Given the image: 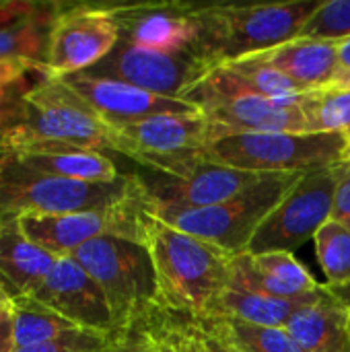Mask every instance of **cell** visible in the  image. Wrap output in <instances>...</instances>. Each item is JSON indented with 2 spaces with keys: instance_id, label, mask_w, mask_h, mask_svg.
Listing matches in <instances>:
<instances>
[{
  "instance_id": "6da1fadb",
  "label": "cell",
  "mask_w": 350,
  "mask_h": 352,
  "mask_svg": "<svg viewBox=\"0 0 350 352\" xmlns=\"http://www.w3.org/2000/svg\"><path fill=\"white\" fill-rule=\"evenodd\" d=\"M144 245L153 258L163 311L182 320L208 318L229 285L235 256L165 225L149 210Z\"/></svg>"
},
{
  "instance_id": "7a4b0ae2",
  "label": "cell",
  "mask_w": 350,
  "mask_h": 352,
  "mask_svg": "<svg viewBox=\"0 0 350 352\" xmlns=\"http://www.w3.org/2000/svg\"><path fill=\"white\" fill-rule=\"evenodd\" d=\"M6 153L87 148L124 153L116 126L105 122L58 78H41L23 97V118L4 138Z\"/></svg>"
},
{
  "instance_id": "3957f363",
  "label": "cell",
  "mask_w": 350,
  "mask_h": 352,
  "mask_svg": "<svg viewBox=\"0 0 350 352\" xmlns=\"http://www.w3.org/2000/svg\"><path fill=\"white\" fill-rule=\"evenodd\" d=\"M322 0L198 6L200 54L212 68L278 47L301 35Z\"/></svg>"
},
{
  "instance_id": "277c9868",
  "label": "cell",
  "mask_w": 350,
  "mask_h": 352,
  "mask_svg": "<svg viewBox=\"0 0 350 352\" xmlns=\"http://www.w3.org/2000/svg\"><path fill=\"white\" fill-rule=\"evenodd\" d=\"M142 196L138 173L109 184L76 182L39 173L6 155L0 167V223L21 217H60L107 210Z\"/></svg>"
},
{
  "instance_id": "5b68a950",
  "label": "cell",
  "mask_w": 350,
  "mask_h": 352,
  "mask_svg": "<svg viewBox=\"0 0 350 352\" xmlns=\"http://www.w3.org/2000/svg\"><path fill=\"white\" fill-rule=\"evenodd\" d=\"M72 258L101 287L118 332L149 324L165 314L153 258L144 243L99 237L78 248Z\"/></svg>"
},
{
  "instance_id": "8992f818",
  "label": "cell",
  "mask_w": 350,
  "mask_h": 352,
  "mask_svg": "<svg viewBox=\"0 0 350 352\" xmlns=\"http://www.w3.org/2000/svg\"><path fill=\"white\" fill-rule=\"evenodd\" d=\"M301 175L303 173H274L241 194L204 208L149 212L182 233L217 245L231 256H241L248 254V248L262 223Z\"/></svg>"
},
{
  "instance_id": "52a82bcc",
  "label": "cell",
  "mask_w": 350,
  "mask_h": 352,
  "mask_svg": "<svg viewBox=\"0 0 350 352\" xmlns=\"http://www.w3.org/2000/svg\"><path fill=\"white\" fill-rule=\"evenodd\" d=\"M349 138L340 132H258L215 140L206 159L256 173H314L344 163Z\"/></svg>"
},
{
  "instance_id": "ba28073f",
  "label": "cell",
  "mask_w": 350,
  "mask_h": 352,
  "mask_svg": "<svg viewBox=\"0 0 350 352\" xmlns=\"http://www.w3.org/2000/svg\"><path fill=\"white\" fill-rule=\"evenodd\" d=\"M212 126V142L233 134L307 132L299 107L278 105L245 89L229 70L215 68L186 95Z\"/></svg>"
},
{
  "instance_id": "9c48e42d",
  "label": "cell",
  "mask_w": 350,
  "mask_h": 352,
  "mask_svg": "<svg viewBox=\"0 0 350 352\" xmlns=\"http://www.w3.org/2000/svg\"><path fill=\"white\" fill-rule=\"evenodd\" d=\"M338 167L340 165L301 175L291 192L262 223L248 248V254H293L297 248L314 239L316 233L332 219Z\"/></svg>"
},
{
  "instance_id": "30bf717a",
  "label": "cell",
  "mask_w": 350,
  "mask_h": 352,
  "mask_svg": "<svg viewBox=\"0 0 350 352\" xmlns=\"http://www.w3.org/2000/svg\"><path fill=\"white\" fill-rule=\"evenodd\" d=\"M144 190L146 210H188L219 204L274 173L241 171L206 159L202 153L173 173H138Z\"/></svg>"
},
{
  "instance_id": "8fae6325",
  "label": "cell",
  "mask_w": 350,
  "mask_h": 352,
  "mask_svg": "<svg viewBox=\"0 0 350 352\" xmlns=\"http://www.w3.org/2000/svg\"><path fill=\"white\" fill-rule=\"evenodd\" d=\"M144 190L140 198L107 210L60 214V217H21V231L39 248L64 258L85 243L99 237H124L144 243Z\"/></svg>"
},
{
  "instance_id": "7c38bea8",
  "label": "cell",
  "mask_w": 350,
  "mask_h": 352,
  "mask_svg": "<svg viewBox=\"0 0 350 352\" xmlns=\"http://www.w3.org/2000/svg\"><path fill=\"white\" fill-rule=\"evenodd\" d=\"M215 68L198 52L165 54L120 41L109 56L87 70L91 76L116 78L163 97H179Z\"/></svg>"
},
{
  "instance_id": "4fadbf2b",
  "label": "cell",
  "mask_w": 350,
  "mask_h": 352,
  "mask_svg": "<svg viewBox=\"0 0 350 352\" xmlns=\"http://www.w3.org/2000/svg\"><path fill=\"white\" fill-rule=\"evenodd\" d=\"M120 43V29L109 6L64 4L50 29L47 74L50 78L87 72Z\"/></svg>"
},
{
  "instance_id": "5bb4252c",
  "label": "cell",
  "mask_w": 350,
  "mask_h": 352,
  "mask_svg": "<svg viewBox=\"0 0 350 352\" xmlns=\"http://www.w3.org/2000/svg\"><path fill=\"white\" fill-rule=\"evenodd\" d=\"M124 153L146 169L202 153L212 144V126L202 113L153 116L118 126Z\"/></svg>"
},
{
  "instance_id": "9a60e30c",
  "label": "cell",
  "mask_w": 350,
  "mask_h": 352,
  "mask_svg": "<svg viewBox=\"0 0 350 352\" xmlns=\"http://www.w3.org/2000/svg\"><path fill=\"white\" fill-rule=\"evenodd\" d=\"M196 8L182 2L109 6L120 29V41L165 54H200V21Z\"/></svg>"
},
{
  "instance_id": "2e32d148",
  "label": "cell",
  "mask_w": 350,
  "mask_h": 352,
  "mask_svg": "<svg viewBox=\"0 0 350 352\" xmlns=\"http://www.w3.org/2000/svg\"><path fill=\"white\" fill-rule=\"evenodd\" d=\"M56 78L116 128L153 116L200 113V109L186 99L155 95L116 78L91 76L87 72H76Z\"/></svg>"
},
{
  "instance_id": "e0dca14e",
  "label": "cell",
  "mask_w": 350,
  "mask_h": 352,
  "mask_svg": "<svg viewBox=\"0 0 350 352\" xmlns=\"http://www.w3.org/2000/svg\"><path fill=\"white\" fill-rule=\"evenodd\" d=\"M74 326L113 336L116 322L97 280L72 258H58L45 283L31 295Z\"/></svg>"
},
{
  "instance_id": "ac0fdd59",
  "label": "cell",
  "mask_w": 350,
  "mask_h": 352,
  "mask_svg": "<svg viewBox=\"0 0 350 352\" xmlns=\"http://www.w3.org/2000/svg\"><path fill=\"white\" fill-rule=\"evenodd\" d=\"M229 278L266 297L291 303H309L328 289L320 285L291 252L235 256Z\"/></svg>"
},
{
  "instance_id": "d6986e66",
  "label": "cell",
  "mask_w": 350,
  "mask_h": 352,
  "mask_svg": "<svg viewBox=\"0 0 350 352\" xmlns=\"http://www.w3.org/2000/svg\"><path fill=\"white\" fill-rule=\"evenodd\" d=\"M62 8V2H4L0 6V60H29L45 66L50 29Z\"/></svg>"
},
{
  "instance_id": "ffe728a7",
  "label": "cell",
  "mask_w": 350,
  "mask_h": 352,
  "mask_svg": "<svg viewBox=\"0 0 350 352\" xmlns=\"http://www.w3.org/2000/svg\"><path fill=\"white\" fill-rule=\"evenodd\" d=\"M285 330L303 352H350L347 299L328 287L322 297L301 305Z\"/></svg>"
},
{
  "instance_id": "44dd1931",
  "label": "cell",
  "mask_w": 350,
  "mask_h": 352,
  "mask_svg": "<svg viewBox=\"0 0 350 352\" xmlns=\"http://www.w3.org/2000/svg\"><path fill=\"white\" fill-rule=\"evenodd\" d=\"M256 58L283 72L305 91L330 87L342 72L336 41L295 37L278 47L256 54Z\"/></svg>"
},
{
  "instance_id": "7402d4cb",
  "label": "cell",
  "mask_w": 350,
  "mask_h": 352,
  "mask_svg": "<svg viewBox=\"0 0 350 352\" xmlns=\"http://www.w3.org/2000/svg\"><path fill=\"white\" fill-rule=\"evenodd\" d=\"M58 256L33 243L19 221L0 223V285L10 299L31 297L50 276Z\"/></svg>"
},
{
  "instance_id": "603a6c76",
  "label": "cell",
  "mask_w": 350,
  "mask_h": 352,
  "mask_svg": "<svg viewBox=\"0 0 350 352\" xmlns=\"http://www.w3.org/2000/svg\"><path fill=\"white\" fill-rule=\"evenodd\" d=\"M8 155L25 167L54 177L93 182V184H109L122 177L118 165L105 153L99 151L43 148V151L8 153Z\"/></svg>"
},
{
  "instance_id": "cb8c5ba5",
  "label": "cell",
  "mask_w": 350,
  "mask_h": 352,
  "mask_svg": "<svg viewBox=\"0 0 350 352\" xmlns=\"http://www.w3.org/2000/svg\"><path fill=\"white\" fill-rule=\"evenodd\" d=\"M301 305H305V303H291V301L272 299V297H266L258 291L245 289V287H241L229 278V285L225 287V291L217 299L208 318H237V320L260 324V326L285 328L289 324L291 316Z\"/></svg>"
},
{
  "instance_id": "d4e9b609",
  "label": "cell",
  "mask_w": 350,
  "mask_h": 352,
  "mask_svg": "<svg viewBox=\"0 0 350 352\" xmlns=\"http://www.w3.org/2000/svg\"><path fill=\"white\" fill-rule=\"evenodd\" d=\"M192 322L237 352H303L285 328L260 326L237 318H202Z\"/></svg>"
},
{
  "instance_id": "484cf974",
  "label": "cell",
  "mask_w": 350,
  "mask_h": 352,
  "mask_svg": "<svg viewBox=\"0 0 350 352\" xmlns=\"http://www.w3.org/2000/svg\"><path fill=\"white\" fill-rule=\"evenodd\" d=\"M219 68L229 70L245 89L285 107H299L307 93L297 82H293L291 78H287L283 72L274 70L272 66L264 64L256 56H248V58L229 62L225 66H219Z\"/></svg>"
},
{
  "instance_id": "4316f807",
  "label": "cell",
  "mask_w": 350,
  "mask_h": 352,
  "mask_svg": "<svg viewBox=\"0 0 350 352\" xmlns=\"http://www.w3.org/2000/svg\"><path fill=\"white\" fill-rule=\"evenodd\" d=\"M14 322V344L17 349L37 346L60 338L66 332L78 330L72 322L64 320L33 297H19L10 303Z\"/></svg>"
},
{
  "instance_id": "83f0119b",
  "label": "cell",
  "mask_w": 350,
  "mask_h": 352,
  "mask_svg": "<svg viewBox=\"0 0 350 352\" xmlns=\"http://www.w3.org/2000/svg\"><path fill=\"white\" fill-rule=\"evenodd\" d=\"M299 109L305 118L307 132L347 134L350 130V89L330 85L307 91Z\"/></svg>"
},
{
  "instance_id": "f1b7e54d",
  "label": "cell",
  "mask_w": 350,
  "mask_h": 352,
  "mask_svg": "<svg viewBox=\"0 0 350 352\" xmlns=\"http://www.w3.org/2000/svg\"><path fill=\"white\" fill-rule=\"evenodd\" d=\"M316 256L326 276V287L336 293L350 289V229L330 219L314 237Z\"/></svg>"
},
{
  "instance_id": "f546056e",
  "label": "cell",
  "mask_w": 350,
  "mask_h": 352,
  "mask_svg": "<svg viewBox=\"0 0 350 352\" xmlns=\"http://www.w3.org/2000/svg\"><path fill=\"white\" fill-rule=\"evenodd\" d=\"M299 37L342 41L350 37V0H326L305 23Z\"/></svg>"
},
{
  "instance_id": "4dcf8cb0",
  "label": "cell",
  "mask_w": 350,
  "mask_h": 352,
  "mask_svg": "<svg viewBox=\"0 0 350 352\" xmlns=\"http://www.w3.org/2000/svg\"><path fill=\"white\" fill-rule=\"evenodd\" d=\"M159 326L184 352H237L227 342L204 332L192 320H182V318L163 314L159 320Z\"/></svg>"
},
{
  "instance_id": "1f68e13d",
  "label": "cell",
  "mask_w": 350,
  "mask_h": 352,
  "mask_svg": "<svg viewBox=\"0 0 350 352\" xmlns=\"http://www.w3.org/2000/svg\"><path fill=\"white\" fill-rule=\"evenodd\" d=\"M109 349H111V336L78 328L62 334L56 340L29 349H17L14 352H109Z\"/></svg>"
},
{
  "instance_id": "d6a6232c",
  "label": "cell",
  "mask_w": 350,
  "mask_h": 352,
  "mask_svg": "<svg viewBox=\"0 0 350 352\" xmlns=\"http://www.w3.org/2000/svg\"><path fill=\"white\" fill-rule=\"evenodd\" d=\"M109 352H159V342L151 330V322L124 332H116L111 336Z\"/></svg>"
},
{
  "instance_id": "836d02e7",
  "label": "cell",
  "mask_w": 350,
  "mask_h": 352,
  "mask_svg": "<svg viewBox=\"0 0 350 352\" xmlns=\"http://www.w3.org/2000/svg\"><path fill=\"white\" fill-rule=\"evenodd\" d=\"M31 72L41 74L43 78H50L47 68L43 64L29 62V60H0V95L23 85Z\"/></svg>"
},
{
  "instance_id": "e575fe53",
  "label": "cell",
  "mask_w": 350,
  "mask_h": 352,
  "mask_svg": "<svg viewBox=\"0 0 350 352\" xmlns=\"http://www.w3.org/2000/svg\"><path fill=\"white\" fill-rule=\"evenodd\" d=\"M27 91L29 89L25 85H19L8 93L0 95V146L23 118V97Z\"/></svg>"
},
{
  "instance_id": "d590c367",
  "label": "cell",
  "mask_w": 350,
  "mask_h": 352,
  "mask_svg": "<svg viewBox=\"0 0 350 352\" xmlns=\"http://www.w3.org/2000/svg\"><path fill=\"white\" fill-rule=\"evenodd\" d=\"M332 219L350 229V165L342 163L338 167V184L334 194Z\"/></svg>"
},
{
  "instance_id": "8d00e7d4",
  "label": "cell",
  "mask_w": 350,
  "mask_h": 352,
  "mask_svg": "<svg viewBox=\"0 0 350 352\" xmlns=\"http://www.w3.org/2000/svg\"><path fill=\"white\" fill-rule=\"evenodd\" d=\"M14 322H12V311L6 309L0 316V352H14Z\"/></svg>"
},
{
  "instance_id": "74e56055",
  "label": "cell",
  "mask_w": 350,
  "mask_h": 352,
  "mask_svg": "<svg viewBox=\"0 0 350 352\" xmlns=\"http://www.w3.org/2000/svg\"><path fill=\"white\" fill-rule=\"evenodd\" d=\"M159 320H161V316L157 318V320H153L151 322V330L155 332V338H157V342H159V352H184L163 330H161V326H159Z\"/></svg>"
},
{
  "instance_id": "f35d334b",
  "label": "cell",
  "mask_w": 350,
  "mask_h": 352,
  "mask_svg": "<svg viewBox=\"0 0 350 352\" xmlns=\"http://www.w3.org/2000/svg\"><path fill=\"white\" fill-rule=\"evenodd\" d=\"M336 43H338V56H340L342 70H347V68H350V37L342 39V41H336Z\"/></svg>"
},
{
  "instance_id": "ab89813d",
  "label": "cell",
  "mask_w": 350,
  "mask_h": 352,
  "mask_svg": "<svg viewBox=\"0 0 350 352\" xmlns=\"http://www.w3.org/2000/svg\"><path fill=\"white\" fill-rule=\"evenodd\" d=\"M332 85H334V87H344V89H350V68L342 70V72L338 74V78H336Z\"/></svg>"
},
{
  "instance_id": "60d3db41",
  "label": "cell",
  "mask_w": 350,
  "mask_h": 352,
  "mask_svg": "<svg viewBox=\"0 0 350 352\" xmlns=\"http://www.w3.org/2000/svg\"><path fill=\"white\" fill-rule=\"evenodd\" d=\"M10 303H12V299L8 297V293H6L4 287L0 285V316H2L6 309H10Z\"/></svg>"
},
{
  "instance_id": "b9f144b4",
  "label": "cell",
  "mask_w": 350,
  "mask_h": 352,
  "mask_svg": "<svg viewBox=\"0 0 350 352\" xmlns=\"http://www.w3.org/2000/svg\"><path fill=\"white\" fill-rule=\"evenodd\" d=\"M6 155H8V153H6V151H4V148L0 146V167H2V163L6 161Z\"/></svg>"
},
{
  "instance_id": "7bdbcfd3",
  "label": "cell",
  "mask_w": 350,
  "mask_h": 352,
  "mask_svg": "<svg viewBox=\"0 0 350 352\" xmlns=\"http://www.w3.org/2000/svg\"><path fill=\"white\" fill-rule=\"evenodd\" d=\"M344 163L350 165V142H349V146H347V153H344Z\"/></svg>"
},
{
  "instance_id": "ee69618b",
  "label": "cell",
  "mask_w": 350,
  "mask_h": 352,
  "mask_svg": "<svg viewBox=\"0 0 350 352\" xmlns=\"http://www.w3.org/2000/svg\"><path fill=\"white\" fill-rule=\"evenodd\" d=\"M342 295V293H340ZM344 297V295H342ZM347 299V305H349V332H350V289H349V297H344Z\"/></svg>"
},
{
  "instance_id": "f6af8a7d",
  "label": "cell",
  "mask_w": 350,
  "mask_h": 352,
  "mask_svg": "<svg viewBox=\"0 0 350 352\" xmlns=\"http://www.w3.org/2000/svg\"><path fill=\"white\" fill-rule=\"evenodd\" d=\"M344 136H347V138H349V142H350V130H349V132H347V134H344Z\"/></svg>"
},
{
  "instance_id": "bcb514c9",
  "label": "cell",
  "mask_w": 350,
  "mask_h": 352,
  "mask_svg": "<svg viewBox=\"0 0 350 352\" xmlns=\"http://www.w3.org/2000/svg\"><path fill=\"white\" fill-rule=\"evenodd\" d=\"M2 4H4V2H2V0H0V6H2Z\"/></svg>"
}]
</instances>
